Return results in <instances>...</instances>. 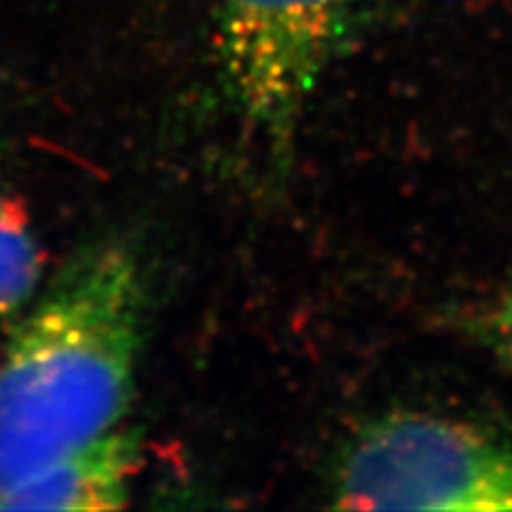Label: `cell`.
Listing matches in <instances>:
<instances>
[{"label":"cell","instance_id":"4","mask_svg":"<svg viewBox=\"0 0 512 512\" xmlns=\"http://www.w3.org/2000/svg\"><path fill=\"white\" fill-rule=\"evenodd\" d=\"M138 439L112 430L0 496V510H119L138 470Z\"/></svg>","mask_w":512,"mask_h":512},{"label":"cell","instance_id":"6","mask_svg":"<svg viewBox=\"0 0 512 512\" xmlns=\"http://www.w3.org/2000/svg\"><path fill=\"white\" fill-rule=\"evenodd\" d=\"M463 323L482 347L512 370V290L475 306Z\"/></svg>","mask_w":512,"mask_h":512},{"label":"cell","instance_id":"2","mask_svg":"<svg viewBox=\"0 0 512 512\" xmlns=\"http://www.w3.org/2000/svg\"><path fill=\"white\" fill-rule=\"evenodd\" d=\"M363 0H216L221 74L240 138L283 176L316 91Z\"/></svg>","mask_w":512,"mask_h":512},{"label":"cell","instance_id":"3","mask_svg":"<svg viewBox=\"0 0 512 512\" xmlns=\"http://www.w3.org/2000/svg\"><path fill=\"white\" fill-rule=\"evenodd\" d=\"M344 510H512V444L470 422L394 413L351 441L332 482Z\"/></svg>","mask_w":512,"mask_h":512},{"label":"cell","instance_id":"1","mask_svg":"<svg viewBox=\"0 0 512 512\" xmlns=\"http://www.w3.org/2000/svg\"><path fill=\"white\" fill-rule=\"evenodd\" d=\"M143 280L124 247L64 268L0 363V496L117 430L133 399Z\"/></svg>","mask_w":512,"mask_h":512},{"label":"cell","instance_id":"5","mask_svg":"<svg viewBox=\"0 0 512 512\" xmlns=\"http://www.w3.org/2000/svg\"><path fill=\"white\" fill-rule=\"evenodd\" d=\"M41 278V254L29 219L15 200L0 192V320L34 297Z\"/></svg>","mask_w":512,"mask_h":512}]
</instances>
